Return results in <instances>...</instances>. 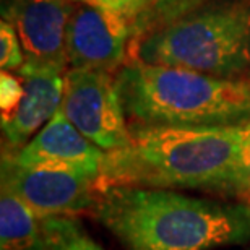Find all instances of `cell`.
Returning a JSON list of instances; mask_svg holds the SVG:
<instances>
[{
    "mask_svg": "<svg viewBox=\"0 0 250 250\" xmlns=\"http://www.w3.org/2000/svg\"><path fill=\"white\" fill-rule=\"evenodd\" d=\"M94 214L125 250H211L250 242L246 202L112 186L99 190Z\"/></svg>",
    "mask_w": 250,
    "mask_h": 250,
    "instance_id": "cell-1",
    "label": "cell"
},
{
    "mask_svg": "<svg viewBox=\"0 0 250 250\" xmlns=\"http://www.w3.org/2000/svg\"><path fill=\"white\" fill-rule=\"evenodd\" d=\"M249 130L250 124L236 127L133 124L127 146L106 153L98 187L198 188L232 195L239 149Z\"/></svg>",
    "mask_w": 250,
    "mask_h": 250,
    "instance_id": "cell-2",
    "label": "cell"
},
{
    "mask_svg": "<svg viewBox=\"0 0 250 250\" xmlns=\"http://www.w3.org/2000/svg\"><path fill=\"white\" fill-rule=\"evenodd\" d=\"M116 84L135 125L236 127L250 124V82L193 70L127 63Z\"/></svg>",
    "mask_w": 250,
    "mask_h": 250,
    "instance_id": "cell-3",
    "label": "cell"
},
{
    "mask_svg": "<svg viewBox=\"0 0 250 250\" xmlns=\"http://www.w3.org/2000/svg\"><path fill=\"white\" fill-rule=\"evenodd\" d=\"M138 62L236 78L250 65V3H207L154 29L140 42Z\"/></svg>",
    "mask_w": 250,
    "mask_h": 250,
    "instance_id": "cell-4",
    "label": "cell"
},
{
    "mask_svg": "<svg viewBox=\"0 0 250 250\" xmlns=\"http://www.w3.org/2000/svg\"><path fill=\"white\" fill-rule=\"evenodd\" d=\"M61 109L77 130L104 153L125 148L132 140L116 78L106 70H68Z\"/></svg>",
    "mask_w": 250,
    "mask_h": 250,
    "instance_id": "cell-5",
    "label": "cell"
},
{
    "mask_svg": "<svg viewBox=\"0 0 250 250\" xmlns=\"http://www.w3.org/2000/svg\"><path fill=\"white\" fill-rule=\"evenodd\" d=\"M42 216H75L94 209L96 179L65 169L23 166L8 153L2 156V186Z\"/></svg>",
    "mask_w": 250,
    "mask_h": 250,
    "instance_id": "cell-6",
    "label": "cell"
},
{
    "mask_svg": "<svg viewBox=\"0 0 250 250\" xmlns=\"http://www.w3.org/2000/svg\"><path fill=\"white\" fill-rule=\"evenodd\" d=\"M75 5L70 0H10L3 10L17 29L26 68L62 70L67 59V29Z\"/></svg>",
    "mask_w": 250,
    "mask_h": 250,
    "instance_id": "cell-7",
    "label": "cell"
},
{
    "mask_svg": "<svg viewBox=\"0 0 250 250\" xmlns=\"http://www.w3.org/2000/svg\"><path fill=\"white\" fill-rule=\"evenodd\" d=\"M127 18L96 3L75 7L67 29V59L72 68L106 70L122 65L132 26Z\"/></svg>",
    "mask_w": 250,
    "mask_h": 250,
    "instance_id": "cell-8",
    "label": "cell"
},
{
    "mask_svg": "<svg viewBox=\"0 0 250 250\" xmlns=\"http://www.w3.org/2000/svg\"><path fill=\"white\" fill-rule=\"evenodd\" d=\"M23 166H46L83 174L99 181L106 153L93 145L59 109L18 151H8Z\"/></svg>",
    "mask_w": 250,
    "mask_h": 250,
    "instance_id": "cell-9",
    "label": "cell"
},
{
    "mask_svg": "<svg viewBox=\"0 0 250 250\" xmlns=\"http://www.w3.org/2000/svg\"><path fill=\"white\" fill-rule=\"evenodd\" d=\"M18 73L23 82V98L12 114L2 116V132L12 153L23 148L56 116L65 89L62 70L21 67Z\"/></svg>",
    "mask_w": 250,
    "mask_h": 250,
    "instance_id": "cell-10",
    "label": "cell"
},
{
    "mask_svg": "<svg viewBox=\"0 0 250 250\" xmlns=\"http://www.w3.org/2000/svg\"><path fill=\"white\" fill-rule=\"evenodd\" d=\"M82 232L73 216H42L8 188L0 187V249L56 250Z\"/></svg>",
    "mask_w": 250,
    "mask_h": 250,
    "instance_id": "cell-11",
    "label": "cell"
},
{
    "mask_svg": "<svg viewBox=\"0 0 250 250\" xmlns=\"http://www.w3.org/2000/svg\"><path fill=\"white\" fill-rule=\"evenodd\" d=\"M208 2L209 0H146V7L138 18L137 26H140V29H146L149 26L161 28Z\"/></svg>",
    "mask_w": 250,
    "mask_h": 250,
    "instance_id": "cell-12",
    "label": "cell"
},
{
    "mask_svg": "<svg viewBox=\"0 0 250 250\" xmlns=\"http://www.w3.org/2000/svg\"><path fill=\"white\" fill-rule=\"evenodd\" d=\"M0 65L2 70L12 72L24 65V52L17 29L7 20L0 23Z\"/></svg>",
    "mask_w": 250,
    "mask_h": 250,
    "instance_id": "cell-13",
    "label": "cell"
},
{
    "mask_svg": "<svg viewBox=\"0 0 250 250\" xmlns=\"http://www.w3.org/2000/svg\"><path fill=\"white\" fill-rule=\"evenodd\" d=\"M232 195L241 198V202L250 203V130L247 137L244 138L241 149H239Z\"/></svg>",
    "mask_w": 250,
    "mask_h": 250,
    "instance_id": "cell-14",
    "label": "cell"
},
{
    "mask_svg": "<svg viewBox=\"0 0 250 250\" xmlns=\"http://www.w3.org/2000/svg\"><path fill=\"white\" fill-rule=\"evenodd\" d=\"M23 82L18 80L13 73L2 70L0 73V107L2 116H8L18 107L23 98Z\"/></svg>",
    "mask_w": 250,
    "mask_h": 250,
    "instance_id": "cell-15",
    "label": "cell"
},
{
    "mask_svg": "<svg viewBox=\"0 0 250 250\" xmlns=\"http://www.w3.org/2000/svg\"><path fill=\"white\" fill-rule=\"evenodd\" d=\"M93 3L122 15L130 23H137L146 7V0H93Z\"/></svg>",
    "mask_w": 250,
    "mask_h": 250,
    "instance_id": "cell-16",
    "label": "cell"
},
{
    "mask_svg": "<svg viewBox=\"0 0 250 250\" xmlns=\"http://www.w3.org/2000/svg\"><path fill=\"white\" fill-rule=\"evenodd\" d=\"M56 250H103V249L82 231V232L75 234L73 237H70L68 241H65L62 246L57 247Z\"/></svg>",
    "mask_w": 250,
    "mask_h": 250,
    "instance_id": "cell-17",
    "label": "cell"
},
{
    "mask_svg": "<svg viewBox=\"0 0 250 250\" xmlns=\"http://www.w3.org/2000/svg\"><path fill=\"white\" fill-rule=\"evenodd\" d=\"M70 2H84V3H93V0H70Z\"/></svg>",
    "mask_w": 250,
    "mask_h": 250,
    "instance_id": "cell-18",
    "label": "cell"
}]
</instances>
